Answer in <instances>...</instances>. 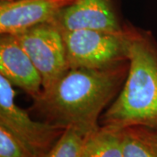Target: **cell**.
Here are the masks:
<instances>
[{
  "label": "cell",
  "mask_w": 157,
  "mask_h": 157,
  "mask_svg": "<svg viewBox=\"0 0 157 157\" xmlns=\"http://www.w3.org/2000/svg\"><path fill=\"white\" fill-rule=\"evenodd\" d=\"M128 67L127 61L102 69L71 68L33 100L31 111L44 121L90 135L100 128L101 112L121 92Z\"/></svg>",
  "instance_id": "1"
},
{
  "label": "cell",
  "mask_w": 157,
  "mask_h": 157,
  "mask_svg": "<svg viewBox=\"0 0 157 157\" xmlns=\"http://www.w3.org/2000/svg\"><path fill=\"white\" fill-rule=\"evenodd\" d=\"M128 73L101 117L102 126L157 128V44L149 32L131 26Z\"/></svg>",
  "instance_id": "2"
},
{
  "label": "cell",
  "mask_w": 157,
  "mask_h": 157,
  "mask_svg": "<svg viewBox=\"0 0 157 157\" xmlns=\"http://www.w3.org/2000/svg\"><path fill=\"white\" fill-rule=\"evenodd\" d=\"M132 25L121 32L62 31L69 69H102L128 61Z\"/></svg>",
  "instance_id": "3"
},
{
  "label": "cell",
  "mask_w": 157,
  "mask_h": 157,
  "mask_svg": "<svg viewBox=\"0 0 157 157\" xmlns=\"http://www.w3.org/2000/svg\"><path fill=\"white\" fill-rule=\"evenodd\" d=\"M12 85L0 75V126L39 157H45L66 128L46 121H36L15 103Z\"/></svg>",
  "instance_id": "4"
},
{
  "label": "cell",
  "mask_w": 157,
  "mask_h": 157,
  "mask_svg": "<svg viewBox=\"0 0 157 157\" xmlns=\"http://www.w3.org/2000/svg\"><path fill=\"white\" fill-rule=\"evenodd\" d=\"M48 90L69 70L61 29L52 21L43 23L15 35Z\"/></svg>",
  "instance_id": "5"
},
{
  "label": "cell",
  "mask_w": 157,
  "mask_h": 157,
  "mask_svg": "<svg viewBox=\"0 0 157 157\" xmlns=\"http://www.w3.org/2000/svg\"><path fill=\"white\" fill-rule=\"evenodd\" d=\"M52 21L62 31L121 32L126 27L115 0H74Z\"/></svg>",
  "instance_id": "6"
},
{
  "label": "cell",
  "mask_w": 157,
  "mask_h": 157,
  "mask_svg": "<svg viewBox=\"0 0 157 157\" xmlns=\"http://www.w3.org/2000/svg\"><path fill=\"white\" fill-rule=\"evenodd\" d=\"M74 0L0 1V33L16 35L52 21Z\"/></svg>",
  "instance_id": "7"
},
{
  "label": "cell",
  "mask_w": 157,
  "mask_h": 157,
  "mask_svg": "<svg viewBox=\"0 0 157 157\" xmlns=\"http://www.w3.org/2000/svg\"><path fill=\"white\" fill-rule=\"evenodd\" d=\"M0 75L33 100L43 91L42 78L15 35L1 34Z\"/></svg>",
  "instance_id": "8"
},
{
  "label": "cell",
  "mask_w": 157,
  "mask_h": 157,
  "mask_svg": "<svg viewBox=\"0 0 157 157\" xmlns=\"http://www.w3.org/2000/svg\"><path fill=\"white\" fill-rule=\"evenodd\" d=\"M80 157H124L123 129L100 127L86 137Z\"/></svg>",
  "instance_id": "9"
},
{
  "label": "cell",
  "mask_w": 157,
  "mask_h": 157,
  "mask_svg": "<svg viewBox=\"0 0 157 157\" xmlns=\"http://www.w3.org/2000/svg\"><path fill=\"white\" fill-rule=\"evenodd\" d=\"M124 157H157V132L147 127L123 128Z\"/></svg>",
  "instance_id": "10"
},
{
  "label": "cell",
  "mask_w": 157,
  "mask_h": 157,
  "mask_svg": "<svg viewBox=\"0 0 157 157\" xmlns=\"http://www.w3.org/2000/svg\"><path fill=\"white\" fill-rule=\"evenodd\" d=\"M88 135L74 128H66L55 146L45 157H80Z\"/></svg>",
  "instance_id": "11"
},
{
  "label": "cell",
  "mask_w": 157,
  "mask_h": 157,
  "mask_svg": "<svg viewBox=\"0 0 157 157\" xmlns=\"http://www.w3.org/2000/svg\"><path fill=\"white\" fill-rule=\"evenodd\" d=\"M0 157H39L0 126Z\"/></svg>",
  "instance_id": "12"
},
{
  "label": "cell",
  "mask_w": 157,
  "mask_h": 157,
  "mask_svg": "<svg viewBox=\"0 0 157 157\" xmlns=\"http://www.w3.org/2000/svg\"><path fill=\"white\" fill-rule=\"evenodd\" d=\"M0 1H11V0H0Z\"/></svg>",
  "instance_id": "13"
},
{
  "label": "cell",
  "mask_w": 157,
  "mask_h": 157,
  "mask_svg": "<svg viewBox=\"0 0 157 157\" xmlns=\"http://www.w3.org/2000/svg\"><path fill=\"white\" fill-rule=\"evenodd\" d=\"M154 129H155V131H156V132H157V128H154Z\"/></svg>",
  "instance_id": "14"
}]
</instances>
